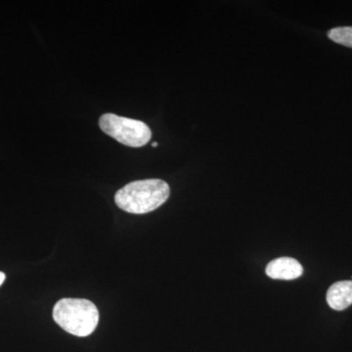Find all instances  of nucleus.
<instances>
[{
  "label": "nucleus",
  "instance_id": "nucleus-5",
  "mask_svg": "<svg viewBox=\"0 0 352 352\" xmlns=\"http://www.w3.org/2000/svg\"><path fill=\"white\" fill-rule=\"evenodd\" d=\"M329 307L342 311L352 305V281H340L332 285L327 292Z\"/></svg>",
  "mask_w": 352,
  "mask_h": 352
},
{
  "label": "nucleus",
  "instance_id": "nucleus-6",
  "mask_svg": "<svg viewBox=\"0 0 352 352\" xmlns=\"http://www.w3.org/2000/svg\"><path fill=\"white\" fill-rule=\"evenodd\" d=\"M328 36L340 45L352 48V27L335 28L328 32Z\"/></svg>",
  "mask_w": 352,
  "mask_h": 352
},
{
  "label": "nucleus",
  "instance_id": "nucleus-8",
  "mask_svg": "<svg viewBox=\"0 0 352 352\" xmlns=\"http://www.w3.org/2000/svg\"><path fill=\"white\" fill-rule=\"evenodd\" d=\"M153 147H157V143H153Z\"/></svg>",
  "mask_w": 352,
  "mask_h": 352
},
{
  "label": "nucleus",
  "instance_id": "nucleus-7",
  "mask_svg": "<svg viewBox=\"0 0 352 352\" xmlns=\"http://www.w3.org/2000/svg\"><path fill=\"white\" fill-rule=\"evenodd\" d=\"M6 275L0 271V286H1V285L3 284V282L6 281Z\"/></svg>",
  "mask_w": 352,
  "mask_h": 352
},
{
  "label": "nucleus",
  "instance_id": "nucleus-3",
  "mask_svg": "<svg viewBox=\"0 0 352 352\" xmlns=\"http://www.w3.org/2000/svg\"><path fill=\"white\" fill-rule=\"evenodd\" d=\"M102 131L122 144L139 148L147 145L152 138L151 129L141 120L104 113L99 120Z\"/></svg>",
  "mask_w": 352,
  "mask_h": 352
},
{
  "label": "nucleus",
  "instance_id": "nucleus-2",
  "mask_svg": "<svg viewBox=\"0 0 352 352\" xmlns=\"http://www.w3.org/2000/svg\"><path fill=\"white\" fill-rule=\"evenodd\" d=\"M53 318L67 333L76 337H87L98 325L99 312L90 300L62 298L53 308Z\"/></svg>",
  "mask_w": 352,
  "mask_h": 352
},
{
  "label": "nucleus",
  "instance_id": "nucleus-4",
  "mask_svg": "<svg viewBox=\"0 0 352 352\" xmlns=\"http://www.w3.org/2000/svg\"><path fill=\"white\" fill-rule=\"evenodd\" d=\"M265 272L272 279L294 280L302 276L303 268L295 258L284 256L268 263Z\"/></svg>",
  "mask_w": 352,
  "mask_h": 352
},
{
  "label": "nucleus",
  "instance_id": "nucleus-1",
  "mask_svg": "<svg viewBox=\"0 0 352 352\" xmlns=\"http://www.w3.org/2000/svg\"><path fill=\"white\" fill-rule=\"evenodd\" d=\"M170 194V186L164 180H138L120 189L116 193L115 203L120 210L129 214H144L164 205Z\"/></svg>",
  "mask_w": 352,
  "mask_h": 352
}]
</instances>
